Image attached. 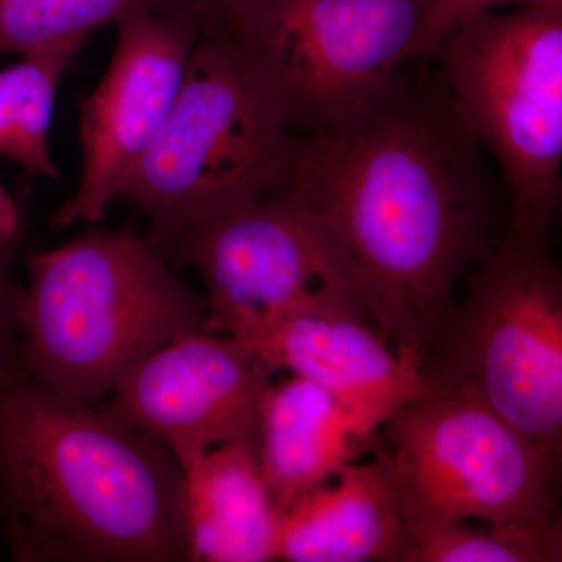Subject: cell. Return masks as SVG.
Returning <instances> with one entry per match:
<instances>
[{"label":"cell","mask_w":562,"mask_h":562,"mask_svg":"<svg viewBox=\"0 0 562 562\" xmlns=\"http://www.w3.org/2000/svg\"><path fill=\"white\" fill-rule=\"evenodd\" d=\"M409 65L361 113L301 136L288 191L338 247L373 328L424 361L457 281L495 244L497 192L441 72Z\"/></svg>","instance_id":"6da1fadb"},{"label":"cell","mask_w":562,"mask_h":562,"mask_svg":"<svg viewBox=\"0 0 562 562\" xmlns=\"http://www.w3.org/2000/svg\"><path fill=\"white\" fill-rule=\"evenodd\" d=\"M301 133L244 66L231 41L201 36L168 120L117 191L166 258L187 233L283 194Z\"/></svg>","instance_id":"277c9868"},{"label":"cell","mask_w":562,"mask_h":562,"mask_svg":"<svg viewBox=\"0 0 562 562\" xmlns=\"http://www.w3.org/2000/svg\"><path fill=\"white\" fill-rule=\"evenodd\" d=\"M239 341L272 375L286 372L327 391L372 435L403 406L439 394L420 357L394 349L351 314H295Z\"/></svg>","instance_id":"7c38bea8"},{"label":"cell","mask_w":562,"mask_h":562,"mask_svg":"<svg viewBox=\"0 0 562 562\" xmlns=\"http://www.w3.org/2000/svg\"><path fill=\"white\" fill-rule=\"evenodd\" d=\"M428 2L243 0L220 35L305 135L350 120L390 90L414 63Z\"/></svg>","instance_id":"52a82bcc"},{"label":"cell","mask_w":562,"mask_h":562,"mask_svg":"<svg viewBox=\"0 0 562 562\" xmlns=\"http://www.w3.org/2000/svg\"><path fill=\"white\" fill-rule=\"evenodd\" d=\"M168 260L201 277L206 328L217 335L243 339L271 322L306 313L369 321L338 247L290 191L199 225Z\"/></svg>","instance_id":"9c48e42d"},{"label":"cell","mask_w":562,"mask_h":562,"mask_svg":"<svg viewBox=\"0 0 562 562\" xmlns=\"http://www.w3.org/2000/svg\"><path fill=\"white\" fill-rule=\"evenodd\" d=\"M116 25L109 68L80 106V180L52 213L55 231L105 220L121 184L168 120L201 38L187 21L150 5Z\"/></svg>","instance_id":"30bf717a"},{"label":"cell","mask_w":562,"mask_h":562,"mask_svg":"<svg viewBox=\"0 0 562 562\" xmlns=\"http://www.w3.org/2000/svg\"><path fill=\"white\" fill-rule=\"evenodd\" d=\"M243 0H149L151 9L191 24L201 36L220 35Z\"/></svg>","instance_id":"44dd1931"},{"label":"cell","mask_w":562,"mask_h":562,"mask_svg":"<svg viewBox=\"0 0 562 562\" xmlns=\"http://www.w3.org/2000/svg\"><path fill=\"white\" fill-rule=\"evenodd\" d=\"M85 43L66 41L0 69V155L31 176L50 180L60 177L49 147L55 98L63 76Z\"/></svg>","instance_id":"2e32d148"},{"label":"cell","mask_w":562,"mask_h":562,"mask_svg":"<svg viewBox=\"0 0 562 562\" xmlns=\"http://www.w3.org/2000/svg\"><path fill=\"white\" fill-rule=\"evenodd\" d=\"M538 0H430L412 50V61H431L462 25L503 5H528Z\"/></svg>","instance_id":"d6986e66"},{"label":"cell","mask_w":562,"mask_h":562,"mask_svg":"<svg viewBox=\"0 0 562 562\" xmlns=\"http://www.w3.org/2000/svg\"><path fill=\"white\" fill-rule=\"evenodd\" d=\"M22 217L16 202L0 183V239L21 241Z\"/></svg>","instance_id":"7402d4cb"},{"label":"cell","mask_w":562,"mask_h":562,"mask_svg":"<svg viewBox=\"0 0 562 562\" xmlns=\"http://www.w3.org/2000/svg\"><path fill=\"white\" fill-rule=\"evenodd\" d=\"M409 527L383 453L277 514L273 561L406 562Z\"/></svg>","instance_id":"4fadbf2b"},{"label":"cell","mask_w":562,"mask_h":562,"mask_svg":"<svg viewBox=\"0 0 562 562\" xmlns=\"http://www.w3.org/2000/svg\"><path fill=\"white\" fill-rule=\"evenodd\" d=\"M375 435L321 386L290 375L258 406L255 454L277 514L368 452Z\"/></svg>","instance_id":"5bb4252c"},{"label":"cell","mask_w":562,"mask_h":562,"mask_svg":"<svg viewBox=\"0 0 562 562\" xmlns=\"http://www.w3.org/2000/svg\"><path fill=\"white\" fill-rule=\"evenodd\" d=\"M21 241L0 239V364L18 358L20 338V308L24 288L11 273Z\"/></svg>","instance_id":"ffe728a7"},{"label":"cell","mask_w":562,"mask_h":562,"mask_svg":"<svg viewBox=\"0 0 562 562\" xmlns=\"http://www.w3.org/2000/svg\"><path fill=\"white\" fill-rule=\"evenodd\" d=\"M424 369L439 392L486 406L561 460L562 272L509 233L471 268Z\"/></svg>","instance_id":"5b68a950"},{"label":"cell","mask_w":562,"mask_h":562,"mask_svg":"<svg viewBox=\"0 0 562 562\" xmlns=\"http://www.w3.org/2000/svg\"><path fill=\"white\" fill-rule=\"evenodd\" d=\"M272 376L238 338L190 331L147 355L98 408L161 443L183 471L214 447L255 438Z\"/></svg>","instance_id":"8fae6325"},{"label":"cell","mask_w":562,"mask_h":562,"mask_svg":"<svg viewBox=\"0 0 562 562\" xmlns=\"http://www.w3.org/2000/svg\"><path fill=\"white\" fill-rule=\"evenodd\" d=\"M181 472L190 561H273L277 508L254 438L214 447Z\"/></svg>","instance_id":"9a60e30c"},{"label":"cell","mask_w":562,"mask_h":562,"mask_svg":"<svg viewBox=\"0 0 562 562\" xmlns=\"http://www.w3.org/2000/svg\"><path fill=\"white\" fill-rule=\"evenodd\" d=\"M161 443L0 366V530L18 561H190Z\"/></svg>","instance_id":"7a4b0ae2"},{"label":"cell","mask_w":562,"mask_h":562,"mask_svg":"<svg viewBox=\"0 0 562 562\" xmlns=\"http://www.w3.org/2000/svg\"><path fill=\"white\" fill-rule=\"evenodd\" d=\"M18 361L63 397L98 408L151 351L205 330L203 294L177 276L135 221L24 255ZM211 333V331H210Z\"/></svg>","instance_id":"3957f363"},{"label":"cell","mask_w":562,"mask_h":562,"mask_svg":"<svg viewBox=\"0 0 562 562\" xmlns=\"http://www.w3.org/2000/svg\"><path fill=\"white\" fill-rule=\"evenodd\" d=\"M435 60L512 192L513 235L546 246L562 199V0L462 25Z\"/></svg>","instance_id":"8992f818"},{"label":"cell","mask_w":562,"mask_h":562,"mask_svg":"<svg viewBox=\"0 0 562 562\" xmlns=\"http://www.w3.org/2000/svg\"><path fill=\"white\" fill-rule=\"evenodd\" d=\"M406 562H560L561 520L471 525L468 520L409 527Z\"/></svg>","instance_id":"e0dca14e"},{"label":"cell","mask_w":562,"mask_h":562,"mask_svg":"<svg viewBox=\"0 0 562 562\" xmlns=\"http://www.w3.org/2000/svg\"><path fill=\"white\" fill-rule=\"evenodd\" d=\"M383 428L408 527L561 520V460L486 406L439 392L403 406Z\"/></svg>","instance_id":"ba28073f"},{"label":"cell","mask_w":562,"mask_h":562,"mask_svg":"<svg viewBox=\"0 0 562 562\" xmlns=\"http://www.w3.org/2000/svg\"><path fill=\"white\" fill-rule=\"evenodd\" d=\"M149 5V0H0V55L88 41L105 25Z\"/></svg>","instance_id":"ac0fdd59"}]
</instances>
